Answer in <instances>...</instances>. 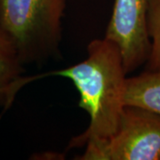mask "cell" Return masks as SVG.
I'll return each instance as SVG.
<instances>
[{"mask_svg": "<svg viewBox=\"0 0 160 160\" xmlns=\"http://www.w3.org/2000/svg\"><path fill=\"white\" fill-rule=\"evenodd\" d=\"M126 75L118 46L103 38L89 43L86 60L38 76H60L71 80L79 93L78 106L90 117L87 129L72 139L70 147L105 141L114 134L125 106Z\"/></svg>", "mask_w": 160, "mask_h": 160, "instance_id": "obj_1", "label": "cell"}, {"mask_svg": "<svg viewBox=\"0 0 160 160\" xmlns=\"http://www.w3.org/2000/svg\"><path fill=\"white\" fill-rule=\"evenodd\" d=\"M66 0H0V29L23 65L60 57Z\"/></svg>", "mask_w": 160, "mask_h": 160, "instance_id": "obj_2", "label": "cell"}, {"mask_svg": "<svg viewBox=\"0 0 160 160\" xmlns=\"http://www.w3.org/2000/svg\"><path fill=\"white\" fill-rule=\"evenodd\" d=\"M81 160H160V114L125 105L114 134L86 144Z\"/></svg>", "mask_w": 160, "mask_h": 160, "instance_id": "obj_3", "label": "cell"}, {"mask_svg": "<svg viewBox=\"0 0 160 160\" xmlns=\"http://www.w3.org/2000/svg\"><path fill=\"white\" fill-rule=\"evenodd\" d=\"M148 3L149 0H115L104 38L118 46L126 74L142 66L149 57Z\"/></svg>", "mask_w": 160, "mask_h": 160, "instance_id": "obj_4", "label": "cell"}, {"mask_svg": "<svg viewBox=\"0 0 160 160\" xmlns=\"http://www.w3.org/2000/svg\"><path fill=\"white\" fill-rule=\"evenodd\" d=\"M24 71L11 41L0 29V109H9L18 92L30 82L23 76Z\"/></svg>", "mask_w": 160, "mask_h": 160, "instance_id": "obj_5", "label": "cell"}, {"mask_svg": "<svg viewBox=\"0 0 160 160\" xmlns=\"http://www.w3.org/2000/svg\"><path fill=\"white\" fill-rule=\"evenodd\" d=\"M124 102L160 114V70L127 78Z\"/></svg>", "mask_w": 160, "mask_h": 160, "instance_id": "obj_6", "label": "cell"}, {"mask_svg": "<svg viewBox=\"0 0 160 160\" xmlns=\"http://www.w3.org/2000/svg\"><path fill=\"white\" fill-rule=\"evenodd\" d=\"M147 31L150 40V50L144 70H160V0H149Z\"/></svg>", "mask_w": 160, "mask_h": 160, "instance_id": "obj_7", "label": "cell"}]
</instances>
